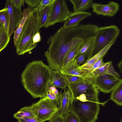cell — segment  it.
<instances>
[{"label": "cell", "mask_w": 122, "mask_h": 122, "mask_svg": "<svg viewBox=\"0 0 122 122\" xmlns=\"http://www.w3.org/2000/svg\"><path fill=\"white\" fill-rule=\"evenodd\" d=\"M91 32L87 24H81L70 28L61 26L49 38V47L44 54L49 66L53 70H60L64 59L76 46L82 44L91 37Z\"/></svg>", "instance_id": "1"}, {"label": "cell", "mask_w": 122, "mask_h": 122, "mask_svg": "<svg viewBox=\"0 0 122 122\" xmlns=\"http://www.w3.org/2000/svg\"><path fill=\"white\" fill-rule=\"evenodd\" d=\"M52 69L41 60L34 61L26 66L21 75L25 89L33 98L46 97Z\"/></svg>", "instance_id": "2"}, {"label": "cell", "mask_w": 122, "mask_h": 122, "mask_svg": "<svg viewBox=\"0 0 122 122\" xmlns=\"http://www.w3.org/2000/svg\"><path fill=\"white\" fill-rule=\"evenodd\" d=\"M40 29L38 11L33 8L25 22L15 46L17 54H24L36 47L37 44L33 43V38Z\"/></svg>", "instance_id": "3"}, {"label": "cell", "mask_w": 122, "mask_h": 122, "mask_svg": "<svg viewBox=\"0 0 122 122\" xmlns=\"http://www.w3.org/2000/svg\"><path fill=\"white\" fill-rule=\"evenodd\" d=\"M95 77L92 75L83 77L76 82L68 84L67 87L74 100L82 102H99L98 90L94 84Z\"/></svg>", "instance_id": "4"}, {"label": "cell", "mask_w": 122, "mask_h": 122, "mask_svg": "<svg viewBox=\"0 0 122 122\" xmlns=\"http://www.w3.org/2000/svg\"><path fill=\"white\" fill-rule=\"evenodd\" d=\"M120 30L115 25L98 27L94 37L93 49L87 57L90 58L112 42L115 41Z\"/></svg>", "instance_id": "5"}, {"label": "cell", "mask_w": 122, "mask_h": 122, "mask_svg": "<svg viewBox=\"0 0 122 122\" xmlns=\"http://www.w3.org/2000/svg\"><path fill=\"white\" fill-rule=\"evenodd\" d=\"M100 104L99 102H82L73 99L71 111L80 122H95L100 111Z\"/></svg>", "instance_id": "6"}, {"label": "cell", "mask_w": 122, "mask_h": 122, "mask_svg": "<svg viewBox=\"0 0 122 122\" xmlns=\"http://www.w3.org/2000/svg\"><path fill=\"white\" fill-rule=\"evenodd\" d=\"M65 0H53L50 5L45 28L59 22H63L71 12Z\"/></svg>", "instance_id": "7"}, {"label": "cell", "mask_w": 122, "mask_h": 122, "mask_svg": "<svg viewBox=\"0 0 122 122\" xmlns=\"http://www.w3.org/2000/svg\"><path fill=\"white\" fill-rule=\"evenodd\" d=\"M32 104L36 116L44 122L49 121L58 111V106L46 97Z\"/></svg>", "instance_id": "8"}, {"label": "cell", "mask_w": 122, "mask_h": 122, "mask_svg": "<svg viewBox=\"0 0 122 122\" xmlns=\"http://www.w3.org/2000/svg\"><path fill=\"white\" fill-rule=\"evenodd\" d=\"M122 80L109 74L95 76L94 84L96 88L101 91L109 93L121 82Z\"/></svg>", "instance_id": "9"}, {"label": "cell", "mask_w": 122, "mask_h": 122, "mask_svg": "<svg viewBox=\"0 0 122 122\" xmlns=\"http://www.w3.org/2000/svg\"><path fill=\"white\" fill-rule=\"evenodd\" d=\"M5 7L7 9L9 20L8 32L10 37L18 26L22 15L21 8H17L12 4L10 0H7Z\"/></svg>", "instance_id": "10"}, {"label": "cell", "mask_w": 122, "mask_h": 122, "mask_svg": "<svg viewBox=\"0 0 122 122\" xmlns=\"http://www.w3.org/2000/svg\"><path fill=\"white\" fill-rule=\"evenodd\" d=\"M91 7L93 12L97 15L110 17L114 16L119 8V4L116 2L112 1H109L107 4L94 3Z\"/></svg>", "instance_id": "11"}, {"label": "cell", "mask_w": 122, "mask_h": 122, "mask_svg": "<svg viewBox=\"0 0 122 122\" xmlns=\"http://www.w3.org/2000/svg\"><path fill=\"white\" fill-rule=\"evenodd\" d=\"M61 93L58 111L62 115L64 116L71 110L73 98L72 94L68 89H64Z\"/></svg>", "instance_id": "12"}, {"label": "cell", "mask_w": 122, "mask_h": 122, "mask_svg": "<svg viewBox=\"0 0 122 122\" xmlns=\"http://www.w3.org/2000/svg\"><path fill=\"white\" fill-rule=\"evenodd\" d=\"M92 15V13L88 12H71L64 22L63 26L67 28L77 27L79 25L80 22L82 20Z\"/></svg>", "instance_id": "13"}, {"label": "cell", "mask_w": 122, "mask_h": 122, "mask_svg": "<svg viewBox=\"0 0 122 122\" xmlns=\"http://www.w3.org/2000/svg\"><path fill=\"white\" fill-rule=\"evenodd\" d=\"M60 71L64 75H72L81 77L94 75L88 70L79 68L75 58L73 59L64 68Z\"/></svg>", "instance_id": "14"}, {"label": "cell", "mask_w": 122, "mask_h": 122, "mask_svg": "<svg viewBox=\"0 0 122 122\" xmlns=\"http://www.w3.org/2000/svg\"><path fill=\"white\" fill-rule=\"evenodd\" d=\"M68 84L65 75L60 70H51L50 84L55 87L64 89L66 88Z\"/></svg>", "instance_id": "15"}, {"label": "cell", "mask_w": 122, "mask_h": 122, "mask_svg": "<svg viewBox=\"0 0 122 122\" xmlns=\"http://www.w3.org/2000/svg\"><path fill=\"white\" fill-rule=\"evenodd\" d=\"M115 42H113L110 43L93 56L87 60L83 64L79 66V68L89 71L95 63L103 57Z\"/></svg>", "instance_id": "16"}, {"label": "cell", "mask_w": 122, "mask_h": 122, "mask_svg": "<svg viewBox=\"0 0 122 122\" xmlns=\"http://www.w3.org/2000/svg\"><path fill=\"white\" fill-rule=\"evenodd\" d=\"M92 73L95 76H99L105 74H109L119 78V74L115 70L112 61L104 63L100 67L94 71Z\"/></svg>", "instance_id": "17"}, {"label": "cell", "mask_w": 122, "mask_h": 122, "mask_svg": "<svg viewBox=\"0 0 122 122\" xmlns=\"http://www.w3.org/2000/svg\"><path fill=\"white\" fill-rule=\"evenodd\" d=\"M32 9L28 7L24 9L22 11V15L21 20L17 28L14 32L13 38L15 46L16 45L17 39L22 31L25 22Z\"/></svg>", "instance_id": "18"}, {"label": "cell", "mask_w": 122, "mask_h": 122, "mask_svg": "<svg viewBox=\"0 0 122 122\" xmlns=\"http://www.w3.org/2000/svg\"><path fill=\"white\" fill-rule=\"evenodd\" d=\"M73 7L74 12H81L92 6L93 4L92 0H70Z\"/></svg>", "instance_id": "19"}, {"label": "cell", "mask_w": 122, "mask_h": 122, "mask_svg": "<svg viewBox=\"0 0 122 122\" xmlns=\"http://www.w3.org/2000/svg\"><path fill=\"white\" fill-rule=\"evenodd\" d=\"M13 116L17 119L25 117L36 116L32 104L30 106L25 107L21 108L19 111L15 114Z\"/></svg>", "instance_id": "20"}, {"label": "cell", "mask_w": 122, "mask_h": 122, "mask_svg": "<svg viewBox=\"0 0 122 122\" xmlns=\"http://www.w3.org/2000/svg\"><path fill=\"white\" fill-rule=\"evenodd\" d=\"M94 37L85 41L81 45L79 49L76 57L80 55L84 54L87 57L93 49Z\"/></svg>", "instance_id": "21"}, {"label": "cell", "mask_w": 122, "mask_h": 122, "mask_svg": "<svg viewBox=\"0 0 122 122\" xmlns=\"http://www.w3.org/2000/svg\"><path fill=\"white\" fill-rule=\"evenodd\" d=\"M56 88L49 84L46 94V97L57 106H58V107L61 93L59 92Z\"/></svg>", "instance_id": "22"}, {"label": "cell", "mask_w": 122, "mask_h": 122, "mask_svg": "<svg viewBox=\"0 0 122 122\" xmlns=\"http://www.w3.org/2000/svg\"><path fill=\"white\" fill-rule=\"evenodd\" d=\"M110 99L120 106L122 105V82H120L112 91Z\"/></svg>", "instance_id": "23"}, {"label": "cell", "mask_w": 122, "mask_h": 122, "mask_svg": "<svg viewBox=\"0 0 122 122\" xmlns=\"http://www.w3.org/2000/svg\"><path fill=\"white\" fill-rule=\"evenodd\" d=\"M82 44L77 45L74 47L67 54L65 58L60 70L64 68L73 59L77 56L79 49Z\"/></svg>", "instance_id": "24"}, {"label": "cell", "mask_w": 122, "mask_h": 122, "mask_svg": "<svg viewBox=\"0 0 122 122\" xmlns=\"http://www.w3.org/2000/svg\"><path fill=\"white\" fill-rule=\"evenodd\" d=\"M50 5L46 6L41 10L38 11L39 23L40 29L43 27H45L46 25Z\"/></svg>", "instance_id": "25"}, {"label": "cell", "mask_w": 122, "mask_h": 122, "mask_svg": "<svg viewBox=\"0 0 122 122\" xmlns=\"http://www.w3.org/2000/svg\"><path fill=\"white\" fill-rule=\"evenodd\" d=\"M10 40V37L4 26L0 31V52L6 47Z\"/></svg>", "instance_id": "26"}, {"label": "cell", "mask_w": 122, "mask_h": 122, "mask_svg": "<svg viewBox=\"0 0 122 122\" xmlns=\"http://www.w3.org/2000/svg\"><path fill=\"white\" fill-rule=\"evenodd\" d=\"M0 23L3 24L8 30L9 24V20L7 9L5 7L0 10Z\"/></svg>", "instance_id": "27"}, {"label": "cell", "mask_w": 122, "mask_h": 122, "mask_svg": "<svg viewBox=\"0 0 122 122\" xmlns=\"http://www.w3.org/2000/svg\"><path fill=\"white\" fill-rule=\"evenodd\" d=\"M64 116L65 122H80L76 116L71 111Z\"/></svg>", "instance_id": "28"}, {"label": "cell", "mask_w": 122, "mask_h": 122, "mask_svg": "<svg viewBox=\"0 0 122 122\" xmlns=\"http://www.w3.org/2000/svg\"><path fill=\"white\" fill-rule=\"evenodd\" d=\"M53 0H41L38 5L34 8L38 11L45 7L51 5Z\"/></svg>", "instance_id": "29"}, {"label": "cell", "mask_w": 122, "mask_h": 122, "mask_svg": "<svg viewBox=\"0 0 122 122\" xmlns=\"http://www.w3.org/2000/svg\"><path fill=\"white\" fill-rule=\"evenodd\" d=\"M65 76L68 84L76 82L81 80L83 77L70 75H65Z\"/></svg>", "instance_id": "30"}, {"label": "cell", "mask_w": 122, "mask_h": 122, "mask_svg": "<svg viewBox=\"0 0 122 122\" xmlns=\"http://www.w3.org/2000/svg\"><path fill=\"white\" fill-rule=\"evenodd\" d=\"M49 122H65L64 116L61 114L58 111L53 117L49 120Z\"/></svg>", "instance_id": "31"}, {"label": "cell", "mask_w": 122, "mask_h": 122, "mask_svg": "<svg viewBox=\"0 0 122 122\" xmlns=\"http://www.w3.org/2000/svg\"><path fill=\"white\" fill-rule=\"evenodd\" d=\"M18 122H44L38 118L36 116L25 117L17 119Z\"/></svg>", "instance_id": "32"}, {"label": "cell", "mask_w": 122, "mask_h": 122, "mask_svg": "<svg viewBox=\"0 0 122 122\" xmlns=\"http://www.w3.org/2000/svg\"><path fill=\"white\" fill-rule=\"evenodd\" d=\"M103 58L101 59L95 63L92 66L89 71L92 73L94 70L100 67L103 64Z\"/></svg>", "instance_id": "33"}, {"label": "cell", "mask_w": 122, "mask_h": 122, "mask_svg": "<svg viewBox=\"0 0 122 122\" xmlns=\"http://www.w3.org/2000/svg\"><path fill=\"white\" fill-rule=\"evenodd\" d=\"M41 0H25V2L30 7L33 8L37 7L39 5Z\"/></svg>", "instance_id": "34"}, {"label": "cell", "mask_w": 122, "mask_h": 122, "mask_svg": "<svg viewBox=\"0 0 122 122\" xmlns=\"http://www.w3.org/2000/svg\"><path fill=\"white\" fill-rule=\"evenodd\" d=\"M13 6L17 8H21L24 6V0H10Z\"/></svg>", "instance_id": "35"}, {"label": "cell", "mask_w": 122, "mask_h": 122, "mask_svg": "<svg viewBox=\"0 0 122 122\" xmlns=\"http://www.w3.org/2000/svg\"><path fill=\"white\" fill-rule=\"evenodd\" d=\"M86 56L84 54L80 55L77 57L75 58L77 64L79 66L82 65L84 63L86 59Z\"/></svg>", "instance_id": "36"}, {"label": "cell", "mask_w": 122, "mask_h": 122, "mask_svg": "<svg viewBox=\"0 0 122 122\" xmlns=\"http://www.w3.org/2000/svg\"><path fill=\"white\" fill-rule=\"evenodd\" d=\"M41 40V37L39 32L36 33L34 36L33 41L34 44L37 43Z\"/></svg>", "instance_id": "37"}, {"label": "cell", "mask_w": 122, "mask_h": 122, "mask_svg": "<svg viewBox=\"0 0 122 122\" xmlns=\"http://www.w3.org/2000/svg\"><path fill=\"white\" fill-rule=\"evenodd\" d=\"M122 60H121L118 65V66L120 72L122 73Z\"/></svg>", "instance_id": "38"}, {"label": "cell", "mask_w": 122, "mask_h": 122, "mask_svg": "<svg viewBox=\"0 0 122 122\" xmlns=\"http://www.w3.org/2000/svg\"><path fill=\"white\" fill-rule=\"evenodd\" d=\"M4 26V25L3 24L0 23V31L2 29Z\"/></svg>", "instance_id": "39"}]
</instances>
